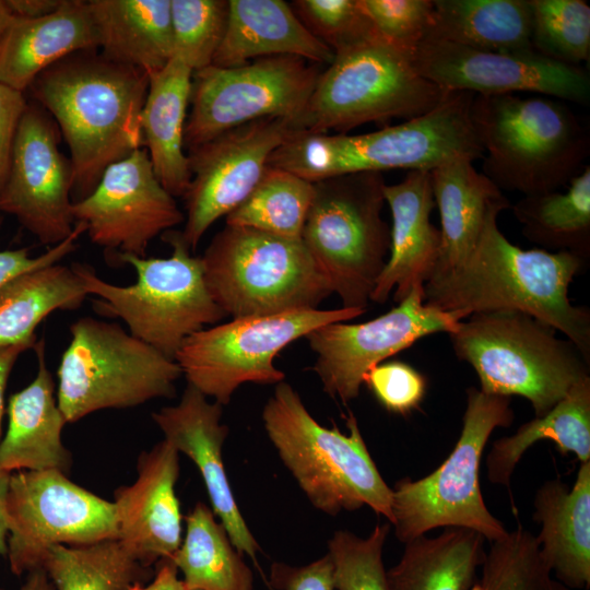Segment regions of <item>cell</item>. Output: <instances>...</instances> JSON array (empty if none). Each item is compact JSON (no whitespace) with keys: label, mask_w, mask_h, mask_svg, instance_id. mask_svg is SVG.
Here are the masks:
<instances>
[{"label":"cell","mask_w":590,"mask_h":590,"mask_svg":"<svg viewBox=\"0 0 590 590\" xmlns=\"http://www.w3.org/2000/svg\"><path fill=\"white\" fill-rule=\"evenodd\" d=\"M510 206L505 196L491 204L470 256L432 275L424 285V303L468 316L526 312L562 332L590 361V310L568 297L586 261L568 251L524 250L511 244L497 224L499 213Z\"/></svg>","instance_id":"obj_1"},{"label":"cell","mask_w":590,"mask_h":590,"mask_svg":"<svg viewBox=\"0 0 590 590\" xmlns=\"http://www.w3.org/2000/svg\"><path fill=\"white\" fill-rule=\"evenodd\" d=\"M33 95L70 151L72 201L87 197L113 163L143 144L141 113L149 76L97 50L72 54L43 71Z\"/></svg>","instance_id":"obj_2"},{"label":"cell","mask_w":590,"mask_h":590,"mask_svg":"<svg viewBox=\"0 0 590 590\" xmlns=\"http://www.w3.org/2000/svg\"><path fill=\"white\" fill-rule=\"evenodd\" d=\"M474 96L450 92L427 113L363 134L294 131L269 164L316 182L359 172L433 170L459 157L474 161L484 156L471 116Z\"/></svg>","instance_id":"obj_3"},{"label":"cell","mask_w":590,"mask_h":590,"mask_svg":"<svg viewBox=\"0 0 590 590\" xmlns=\"http://www.w3.org/2000/svg\"><path fill=\"white\" fill-rule=\"evenodd\" d=\"M262 421L280 459L315 508L337 516L368 506L391 524L392 488L370 457L353 413L346 417L347 433L327 428L283 380L267 401Z\"/></svg>","instance_id":"obj_4"},{"label":"cell","mask_w":590,"mask_h":590,"mask_svg":"<svg viewBox=\"0 0 590 590\" xmlns=\"http://www.w3.org/2000/svg\"><path fill=\"white\" fill-rule=\"evenodd\" d=\"M471 116L486 154L483 174L499 190L556 191L580 173L589 154L586 128L553 97L475 95Z\"/></svg>","instance_id":"obj_5"},{"label":"cell","mask_w":590,"mask_h":590,"mask_svg":"<svg viewBox=\"0 0 590 590\" xmlns=\"http://www.w3.org/2000/svg\"><path fill=\"white\" fill-rule=\"evenodd\" d=\"M453 352L476 373L489 394L527 399L534 417L545 415L579 380L590 361L556 330L521 311L475 312L449 333Z\"/></svg>","instance_id":"obj_6"},{"label":"cell","mask_w":590,"mask_h":590,"mask_svg":"<svg viewBox=\"0 0 590 590\" xmlns=\"http://www.w3.org/2000/svg\"><path fill=\"white\" fill-rule=\"evenodd\" d=\"M165 233L163 239L173 249L168 258L117 255L135 271L133 284L109 283L84 263H74L72 269L87 296L96 297L101 315L120 318L129 333L175 361L188 337L226 315L206 287L201 257L191 255L180 232Z\"/></svg>","instance_id":"obj_7"},{"label":"cell","mask_w":590,"mask_h":590,"mask_svg":"<svg viewBox=\"0 0 590 590\" xmlns=\"http://www.w3.org/2000/svg\"><path fill=\"white\" fill-rule=\"evenodd\" d=\"M510 397L467 390L460 436L447 459L432 473L396 482L391 526L406 543L436 528H464L491 543L507 534L503 522L487 509L480 486V464L492 433L514 422Z\"/></svg>","instance_id":"obj_8"},{"label":"cell","mask_w":590,"mask_h":590,"mask_svg":"<svg viewBox=\"0 0 590 590\" xmlns=\"http://www.w3.org/2000/svg\"><path fill=\"white\" fill-rule=\"evenodd\" d=\"M382 173L359 172L314 182L302 241L343 308L365 310L390 250L381 217Z\"/></svg>","instance_id":"obj_9"},{"label":"cell","mask_w":590,"mask_h":590,"mask_svg":"<svg viewBox=\"0 0 590 590\" xmlns=\"http://www.w3.org/2000/svg\"><path fill=\"white\" fill-rule=\"evenodd\" d=\"M448 93L416 71L411 52L377 37L334 55L292 128L346 133L367 122L408 120L436 107Z\"/></svg>","instance_id":"obj_10"},{"label":"cell","mask_w":590,"mask_h":590,"mask_svg":"<svg viewBox=\"0 0 590 590\" xmlns=\"http://www.w3.org/2000/svg\"><path fill=\"white\" fill-rule=\"evenodd\" d=\"M201 261L213 300L233 318L317 308L333 294L302 239L226 225Z\"/></svg>","instance_id":"obj_11"},{"label":"cell","mask_w":590,"mask_h":590,"mask_svg":"<svg viewBox=\"0 0 590 590\" xmlns=\"http://www.w3.org/2000/svg\"><path fill=\"white\" fill-rule=\"evenodd\" d=\"M57 370V402L67 423L107 409L174 398L178 364L115 322L82 317Z\"/></svg>","instance_id":"obj_12"},{"label":"cell","mask_w":590,"mask_h":590,"mask_svg":"<svg viewBox=\"0 0 590 590\" xmlns=\"http://www.w3.org/2000/svg\"><path fill=\"white\" fill-rule=\"evenodd\" d=\"M364 312L343 307L308 308L233 318L188 337L175 362L189 385L224 405L243 384L283 381L285 374L273 362L292 342L319 327L344 322Z\"/></svg>","instance_id":"obj_13"},{"label":"cell","mask_w":590,"mask_h":590,"mask_svg":"<svg viewBox=\"0 0 590 590\" xmlns=\"http://www.w3.org/2000/svg\"><path fill=\"white\" fill-rule=\"evenodd\" d=\"M324 66L296 56H268L192 73L184 144L188 151L241 125L268 117L293 122Z\"/></svg>","instance_id":"obj_14"},{"label":"cell","mask_w":590,"mask_h":590,"mask_svg":"<svg viewBox=\"0 0 590 590\" xmlns=\"http://www.w3.org/2000/svg\"><path fill=\"white\" fill-rule=\"evenodd\" d=\"M11 571L44 568L55 545H88L117 540V519L108 502L70 481L58 470L11 474L5 499Z\"/></svg>","instance_id":"obj_15"},{"label":"cell","mask_w":590,"mask_h":590,"mask_svg":"<svg viewBox=\"0 0 590 590\" xmlns=\"http://www.w3.org/2000/svg\"><path fill=\"white\" fill-rule=\"evenodd\" d=\"M469 316L424 303V288L413 290L388 312L362 323L333 322L305 338L317 354L314 371L323 391L346 404L356 399L369 369L426 335L453 332Z\"/></svg>","instance_id":"obj_16"},{"label":"cell","mask_w":590,"mask_h":590,"mask_svg":"<svg viewBox=\"0 0 590 590\" xmlns=\"http://www.w3.org/2000/svg\"><path fill=\"white\" fill-rule=\"evenodd\" d=\"M292 122L268 117L231 129L188 150L190 184L181 236L191 251L211 225L255 189L271 154L292 133Z\"/></svg>","instance_id":"obj_17"},{"label":"cell","mask_w":590,"mask_h":590,"mask_svg":"<svg viewBox=\"0 0 590 590\" xmlns=\"http://www.w3.org/2000/svg\"><path fill=\"white\" fill-rule=\"evenodd\" d=\"M411 58L422 76L447 92H535L579 104H587L590 97V78L585 69L554 61L534 50L493 52L425 38Z\"/></svg>","instance_id":"obj_18"},{"label":"cell","mask_w":590,"mask_h":590,"mask_svg":"<svg viewBox=\"0 0 590 590\" xmlns=\"http://www.w3.org/2000/svg\"><path fill=\"white\" fill-rule=\"evenodd\" d=\"M72 216L93 244L137 257H145L153 238L185 221L142 148L110 164L93 191L72 203Z\"/></svg>","instance_id":"obj_19"},{"label":"cell","mask_w":590,"mask_h":590,"mask_svg":"<svg viewBox=\"0 0 590 590\" xmlns=\"http://www.w3.org/2000/svg\"><path fill=\"white\" fill-rule=\"evenodd\" d=\"M72 186L71 162L59 149L54 121L42 106L27 104L0 188V210L52 247L74 229Z\"/></svg>","instance_id":"obj_20"},{"label":"cell","mask_w":590,"mask_h":590,"mask_svg":"<svg viewBox=\"0 0 590 590\" xmlns=\"http://www.w3.org/2000/svg\"><path fill=\"white\" fill-rule=\"evenodd\" d=\"M138 477L115 491L118 541L143 567L172 558L181 544L180 504L175 493L179 452L166 440L140 455Z\"/></svg>","instance_id":"obj_21"},{"label":"cell","mask_w":590,"mask_h":590,"mask_svg":"<svg viewBox=\"0 0 590 590\" xmlns=\"http://www.w3.org/2000/svg\"><path fill=\"white\" fill-rule=\"evenodd\" d=\"M206 398L188 384L177 404L160 409L152 413V418L164 434V440L197 465L214 515L235 548L257 565V553L261 548L238 509L222 459L228 435V427L221 423L223 405Z\"/></svg>","instance_id":"obj_22"},{"label":"cell","mask_w":590,"mask_h":590,"mask_svg":"<svg viewBox=\"0 0 590 590\" xmlns=\"http://www.w3.org/2000/svg\"><path fill=\"white\" fill-rule=\"evenodd\" d=\"M384 198L392 216L390 255L370 302L384 304L394 291L398 304L413 290L424 288L439 259L440 229L430 222L435 206L430 170H409L401 182L386 184Z\"/></svg>","instance_id":"obj_23"},{"label":"cell","mask_w":590,"mask_h":590,"mask_svg":"<svg viewBox=\"0 0 590 590\" xmlns=\"http://www.w3.org/2000/svg\"><path fill=\"white\" fill-rule=\"evenodd\" d=\"M37 373L33 381L9 398L8 428L0 441V469L68 472L71 455L61 440L67 424L55 397V382L46 365L45 342L34 346Z\"/></svg>","instance_id":"obj_24"},{"label":"cell","mask_w":590,"mask_h":590,"mask_svg":"<svg viewBox=\"0 0 590 590\" xmlns=\"http://www.w3.org/2000/svg\"><path fill=\"white\" fill-rule=\"evenodd\" d=\"M86 50H98L88 1L63 0L49 15L14 17L0 39V84L23 93L47 68Z\"/></svg>","instance_id":"obj_25"},{"label":"cell","mask_w":590,"mask_h":590,"mask_svg":"<svg viewBox=\"0 0 590 590\" xmlns=\"http://www.w3.org/2000/svg\"><path fill=\"white\" fill-rule=\"evenodd\" d=\"M533 520L541 556L555 579L567 588L590 586V461L580 463L568 489L550 480L536 491Z\"/></svg>","instance_id":"obj_26"},{"label":"cell","mask_w":590,"mask_h":590,"mask_svg":"<svg viewBox=\"0 0 590 590\" xmlns=\"http://www.w3.org/2000/svg\"><path fill=\"white\" fill-rule=\"evenodd\" d=\"M296 56L329 66L334 52L312 36L283 0H228L227 22L213 57L217 67H236L268 56Z\"/></svg>","instance_id":"obj_27"},{"label":"cell","mask_w":590,"mask_h":590,"mask_svg":"<svg viewBox=\"0 0 590 590\" xmlns=\"http://www.w3.org/2000/svg\"><path fill=\"white\" fill-rule=\"evenodd\" d=\"M193 71L178 57L149 78L141 113L143 144L154 174L174 197H184L190 184L184 133Z\"/></svg>","instance_id":"obj_28"},{"label":"cell","mask_w":590,"mask_h":590,"mask_svg":"<svg viewBox=\"0 0 590 590\" xmlns=\"http://www.w3.org/2000/svg\"><path fill=\"white\" fill-rule=\"evenodd\" d=\"M101 55L144 72H160L174 56L170 0H88Z\"/></svg>","instance_id":"obj_29"},{"label":"cell","mask_w":590,"mask_h":590,"mask_svg":"<svg viewBox=\"0 0 590 590\" xmlns=\"http://www.w3.org/2000/svg\"><path fill=\"white\" fill-rule=\"evenodd\" d=\"M472 162L459 157L430 170L441 224L440 253L434 273L452 269L470 256L491 204L504 197Z\"/></svg>","instance_id":"obj_30"},{"label":"cell","mask_w":590,"mask_h":590,"mask_svg":"<svg viewBox=\"0 0 590 590\" xmlns=\"http://www.w3.org/2000/svg\"><path fill=\"white\" fill-rule=\"evenodd\" d=\"M426 38L493 52L532 51L530 0H433Z\"/></svg>","instance_id":"obj_31"},{"label":"cell","mask_w":590,"mask_h":590,"mask_svg":"<svg viewBox=\"0 0 590 590\" xmlns=\"http://www.w3.org/2000/svg\"><path fill=\"white\" fill-rule=\"evenodd\" d=\"M544 439L554 441L562 455L573 453L580 463L590 461V377L576 382L545 415L493 442L486 458L488 481L509 488L521 457Z\"/></svg>","instance_id":"obj_32"},{"label":"cell","mask_w":590,"mask_h":590,"mask_svg":"<svg viewBox=\"0 0 590 590\" xmlns=\"http://www.w3.org/2000/svg\"><path fill=\"white\" fill-rule=\"evenodd\" d=\"M484 542L473 530L446 528L404 543L400 560L387 571L391 589L471 590L485 559Z\"/></svg>","instance_id":"obj_33"},{"label":"cell","mask_w":590,"mask_h":590,"mask_svg":"<svg viewBox=\"0 0 590 590\" xmlns=\"http://www.w3.org/2000/svg\"><path fill=\"white\" fill-rule=\"evenodd\" d=\"M87 294L72 267L54 263L0 288V347L36 344L35 329L57 310L81 306Z\"/></svg>","instance_id":"obj_34"},{"label":"cell","mask_w":590,"mask_h":590,"mask_svg":"<svg viewBox=\"0 0 590 590\" xmlns=\"http://www.w3.org/2000/svg\"><path fill=\"white\" fill-rule=\"evenodd\" d=\"M215 520L199 502L186 517V535L170 558L181 571L186 590H253L252 571Z\"/></svg>","instance_id":"obj_35"},{"label":"cell","mask_w":590,"mask_h":590,"mask_svg":"<svg viewBox=\"0 0 590 590\" xmlns=\"http://www.w3.org/2000/svg\"><path fill=\"white\" fill-rule=\"evenodd\" d=\"M522 235L533 244L590 259V167L558 190L523 196L512 205Z\"/></svg>","instance_id":"obj_36"},{"label":"cell","mask_w":590,"mask_h":590,"mask_svg":"<svg viewBox=\"0 0 590 590\" xmlns=\"http://www.w3.org/2000/svg\"><path fill=\"white\" fill-rule=\"evenodd\" d=\"M314 192V182L268 166L251 193L226 216V225L302 239Z\"/></svg>","instance_id":"obj_37"},{"label":"cell","mask_w":590,"mask_h":590,"mask_svg":"<svg viewBox=\"0 0 590 590\" xmlns=\"http://www.w3.org/2000/svg\"><path fill=\"white\" fill-rule=\"evenodd\" d=\"M56 590H129L149 568L140 565L118 540L88 545L52 546L45 558Z\"/></svg>","instance_id":"obj_38"},{"label":"cell","mask_w":590,"mask_h":590,"mask_svg":"<svg viewBox=\"0 0 590 590\" xmlns=\"http://www.w3.org/2000/svg\"><path fill=\"white\" fill-rule=\"evenodd\" d=\"M473 590H570L552 577L539 543L518 524L492 543L482 564L481 579Z\"/></svg>","instance_id":"obj_39"},{"label":"cell","mask_w":590,"mask_h":590,"mask_svg":"<svg viewBox=\"0 0 590 590\" xmlns=\"http://www.w3.org/2000/svg\"><path fill=\"white\" fill-rule=\"evenodd\" d=\"M531 45L554 61L579 67L590 57V7L583 0H530Z\"/></svg>","instance_id":"obj_40"},{"label":"cell","mask_w":590,"mask_h":590,"mask_svg":"<svg viewBox=\"0 0 590 590\" xmlns=\"http://www.w3.org/2000/svg\"><path fill=\"white\" fill-rule=\"evenodd\" d=\"M174 56L193 72L212 63L224 36L228 1L170 0Z\"/></svg>","instance_id":"obj_41"},{"label":"cell","mask_w":590,"mask_h":590,"mask_svg":"<svg viewBox=\"0 0 590 590\" xmlns=\"http://www.w3.org/2000/svg\"><path fill=\"white\" fill-rule=\"evenodd\" d=\"M389 522L377 524L367 538L335 531L328 541L335 590H392L382 562Z\"/></svg>","instance_id":"obj_42"},{"label":"cell","mask_w":590,"mask_h":590,"mask_svg":"<svg viewBox=\"0 0 590 590\" xmlns=\"http://www.w3.org/2000/svg\"><path fill=\"white\" fill-rule=\"evenodd\" d=\"M294 13L334 55L379 37L358 0H294Z\"/></svg>","instance_id":"obj_43"},{"label":"cell","mask_w":590,"mask_h":590,"mask_svg":"<svg viewBox=\"0 0 590 590\" xmlns=\"http://www.w3.org/2000/svg\"><path fill=\"white\" fill-rule=\"evenodd\" d=\"M377 34L409 52L427 37L433 0H358Z\"/></svg>","instance_id":"obj_44"},{"label":"cell","mask_w":590,"mask_h":590,"mask_svg":"<svg viewBox=\"0 0 590 590\" xmlns=\"http://www.w3.org/2000/svg\"><path fill=\"white\" fill-rule=\"evenodd\" d=\"M365 384L387 411L408 415L424 400L427 381L413 366L400 362H382L367 371Z\"/></svg>","instance_id":"obj_45"},{"label":"cell","mask_w":590,"mask_h":590,"mask_svg":"<svg viewBox=\"0 0 590 590\" xmlns=\"http://www.w3.org/2000/svg\"><path fill=\"white\" fill-rule=\"evenodd\" d=\"M84 233L85 226L82 223H75L69 237L37 257H31L26 248L0 251V288L26 272L59 263L76 249V241Z\"/></svg>","instance_id":"obj_46"},{"label":"cell","mask_w":590,"mask_h":590,"mask_svg":"<svg viewBox=\"0 0 590 590\" xmlns=\"http://www.w3.org/2000/svg\"><path fill=\"white\" fill-rule=\"evenodd\" d=\"M270 585L276 590H335L328 554L304 566L273 563Z\"/></svg>","instance_id":"obj_47"},{"label":"cell","mask_w":590,"mask_h":590,"mask_svg":"<svg viewBox=\"0 0 590 590\" xmlns=\"http://www.w3.org/2000/svg\"><path fill=\"white\" fill-rule=\"evenodd\" d=\"M26 106L23 93L0 84V188L9 172L17 126Z\"/></svg>","instance_id":"obj_48"},{"label":"cell","mask_w":590,"mask_h":590,"mask_svg":"<svg viewBox=\"0 0 590 590\" xmlns=\"http://www.w3.org/2000/svg\"><path fill=\"white\" fill-rule=\"evenodd\" d=\"M156 565L154 578L150 583L135 582L129 590H186L182 579L178 577V569L170 558L162 559Z\"/></svg>","instance_id":"obj_49"},{"label":"cell","mask_w":590,"mask_h":590,"mask_svg":"<svg viewBox=\"0 0 590 590\" xmlns=\"http://www.w3.org/2000/svg\"><path fill=\"white\" fill-rule=\"evenodd\" d=\"M16 19H38L57 11L63 0H4Z\"/></svg>","instance_id":"obj_50"},{"label":"cell","mask_w":590,"mask_h":590,"mask_svg":"<svg viewBox=\"0 0 590 590\" xmlns=\"http://www.w3.org/2000/svg\"><path fill=\"white\" fill-rule=\"evenodd\" d=\"M34 346L30 344H17L0 347V441L2 435V417L4 414V394L10 374L19 356Z\"/></svg>","instance_id":"obj_51"},{"label":"cell","mask_w":590,"mask_h":590,"mask_svg":"<svg viewBox=\"0 0 590 590\" xmlns=\"http://www.w3.org/2000/svg\"><path fill=\"white\" fill-rule=\"evenodd\" d=\"M12 473L0 469V556L8 554V523L5 514V499Z\"/></svg>","instance_id":"obj_52"},{"label":"cell","mask_w":590,"mask_h":590,"mask_svg":"<svg viewBox=\"0 0 590 590\" xmlns=\"http://www.w3.org/2000/svg\"><path fill=\"white\" fill-rule=\"evenodd\" d=\"M3 590V589H0ZM17 590H56L55 586L44 568H37L27 573L24 583Z\"/></svg>","instance_id":"obj_53"},{"label":"cell","mask_w":590,"mask_h":590,"mask_svg":"<svg viewBox=\"0 0 590 590\" xmlns=\"http://www.w3.org/2000/svg\"><path fill=\"white\" fill-rule=\"evenodd\" d=\"M14 16L7 7L4 0H0V39L5 33L7 28L10 26Z\"/></svg>","instance_id":"obj_54"}]
</instances>
